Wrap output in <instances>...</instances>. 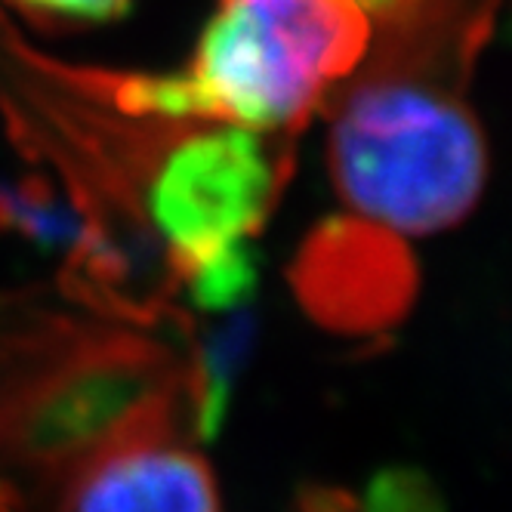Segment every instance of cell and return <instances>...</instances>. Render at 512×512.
<instances>
[{"instance_id":"obj_1","label":"cell","mask_w":512,"mask_h":512,"mask_svg":"<svg viewBox=\"0 0 512 512\" xmlns=\"http://www.w3.org/2000/svg\"><path fill=\"white\" fill-rule=\"evenodd\" d=\"M374 38V0H216L182 71L87 75L84 87L130 118L294 139L358 75Z\"/></svg>"},{"instance_id":"obj_2","label":"cell","mask_w":512,"mask_h":512,"mask_svg":"<svg viewBox=\"0 0 512 512\" xmlns=\"http://www.w3.org/2000/svg\"><path fill=\"white\" fill-rule=\"evenodd\" d=\"M204 389L167 346L59 324L0 395V509L62 512L78 475L124 438L186 423Z\"/></svg>"},{"instance_id":"obj_3","label":"cell","mask_w":512,"mask_h":512,"mask_svg":"<svg viewBox=\"0 0 512 512\" xmlns=\"http://www.w3.org/2000/svg\"><path fill=\"white\" fill-rule=\"evenodd\" d=\"M324 112L327 170L349 213L411 241L479 207L491 158L463 78L361 65Z\"/></svg>"},{"instance_id":"obj_4","label":"cell","mask_w":512,"mask_h":512,"mask_svg":"<svg viewBox=\"0 0 512 512\" xmlns=\"http://www.w3.org/2000/svg\"><path fill=\"white\" fill-rule=\"evenodd\" d=\"M284 142L229 124H164L139 167L136 216L176 284L244 256L287 186Z\"/></svg>"},{"instance_id":"obj_5","label":"cell","mask_w":512,"mask_h":512,"mask_svg":"<svg viewBox=\"0 0 512 512\" xmlns=\"http://www.w3.org/2000/svg\"><path fill=\"white\" fill-rule=\"evenodd\" d=\"M290 284L321 327L361 337L386 331L411 312L417 263L408 238L346 210L303 241Z\"/></svg>"},{"instance_id":"obj_6","label":"cell","mask_w":512,"mask_h":512,"mask_svg":"<svg viewBox=\"0 0 512 512\" xmlns=\"http://www.w3.org/2000/svg\"><path fill=\"white\" fill-rule=\"evenodd\" d=\"M62 512H223L216 475L186 423L136 432L93 460Z\"/></svg>"},{"instance_id":"obj_7","label":"cell","mask_w":512,"mask_h":512,"mask_svg":"<svg viewBox=\"0 0 512 512\" xmlns=\"http://www.w3.org/2000/svg\"><path fill=\"white\" fill-rule=\"evenodd\" d=\"M10 4L34 22L75 28L121 16L130 7V0H10Z\"/></svg>"}]
</instances>
